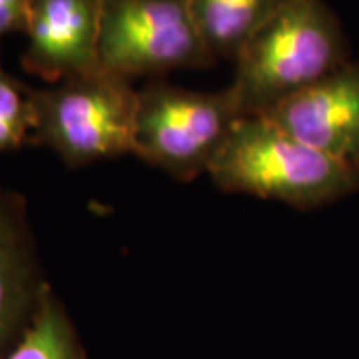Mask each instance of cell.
Listing matches in <instances>:
<instances>
[{
  "instance_id": "obj_1",
  "label": "cell",
  "mask_w": 359,
  "mask_h": 359,
  "mask_svg": "<svg viewBox=\"0 0 359 359\" xmlns=\"http://www.w3.org/2000/svg\"><path fill=\"white\" fill-rule=\"evenodd\" d=\"M235 62L230 88L248 116L266 114L349 60L343 30L325 0H283Z\"/></svg>"
},
{
  "instance_id": "obj_2",
  "label": "cell",
  "mask_w": 359,
  "mask_h": 359,
  "mask_svg": "<svg viewBox=\"0 0 359 359\" xmlns=\"http://www.w3.org/2000/svg\"><path fill=\"white\" fill-rule=\"evenodd\" d=\"M223 191L248 193L309 210L359 188L351 170L263 115L243 116L210 167Z\"/></svg>"
},
{
  "instance_id": "obj_3",
  "label": "cell",
  "mask_w": 359,
  "mask_h": 359,
  "mask_svg": "<svg viewBox=\"0 0 359 359\" xmlns=\"http://www.w3.org/2000/svg\"><path fill=\"white\" fill-rule=\"evenodd\" d=\"M32 143L50 147L72 168L133 154L138 92L128 79L100 69L52 90H35Z\"/></svg>"
},
{
  "instance_id": "obj_4",
  "label": "cell",
  "mask_w": 359,
  "mask_h": 359,
  "mask_svg": "<svg viewBox=\"0 0 359 359\" xmlns=\"http://www.w3.org/2000/svg\"><path fill=\"white\" fill-rule=\"evenodd\" d=\"M243 116L230 87L206 93L151 80L138 92L133 154L190 182L210 172Z\"/></svg>"
},
{
  "instance_id": "obj_5",
  "label": "cell",
  "mask_w": 359,
  "mask_h": 359,
  "mask_svg": "<svg viewBox=\"0 0 359 359\" xmlns=\"http://www.w3.org/2000/svg\"><path fill=\"white\" fill-rule=\"evenodd\" d=\"M98 58L125 79L200 69L217 58L201 39L188 0H103Z\"/></svg>"
},
{
  "instance_id": "obj_6",
  "label": "cell",
  "mask_w": 359,
  "mask_h": 359,
  "mask_svg": "<svg viewBox=\"0 0 359 359\" xmlns=\"http://www.w3.org/2000/svg\"><path fill=\"white\" fill-rule=\"evenodd\" d=\"M263 116L359 177V64L348 62Z\"/></svg>"
},
{
  "instance_id": "obj_7",
  "label": "cell",
  "mask_w": 359,
  "mask_h": 359,
  "mask_svg": "<svg viewBox=\"0 0 359 359\" xmlns=\"http://www.w3.org/2000/svg\"><path fill=\"white\" fill-rule=\"evenodd\" d=\"M102 6L103 0H34L24 69L50 83L100 70Z\"/></svg>"
},
{
  "instance_id": "obj_8",
  "label": "cell",
  "mask_w": 359,
  "mask_h": 359,
  "mask_svg": "<svg viewBox=\"0 0 359 359\" xmlns=\"http://www.w3.org/2000/svg\"><path fill=\"white\" fill-rule=\"evenodd\" d=\"M47 285L24 196L0 188V359L24 334Z\"/></svg>"
},
{
  "instance_id": "obj_9",
  "label": "cell",
  "mask_w": 359,
  "mask_h": 359,
  "mask_svg": "<svg viewBox=\"0 0 359 359\" xmlns=\"http://www.w3.org/2000/svg\"><path fill=\"white\" fill-rule=\"evenodd\" d=\"M283 0H188L201 39L215 58L235 60Z\"/></svg>"
},
{
  "instance_id": "obj_10",
  "label": "cell",
  "mask_w": 359,
  "mask_h": 359,
  "mask_svg": "<svg viewBox=\"0 0 359 359\" xmlns=\"http://www.w3.org/2000/svg\"><path fill=\"white\" fill-rule=\"evenodd\" d=\"M2 359H87L64 303L45 286L32 320Z\"/></svg>"
},
{
  "instance_id": "obj_11",
  "label": "cell",
  "mask_w": 359,
  "mask_h": 359,
  "mask_svg": "<svg viewBox=\"0 0 359 359\" xmlns=\"http://www.w3.org/2000/svg\"><path fill=\"white\" fill-rule=\"evenodd\" d=\"M37 127L35 90L0 65V151L32 143Z\"/></svg>"
},
{
  "instance_id": "obj_12",
  "label": "cell",
  "mask_w": 359,
  "mask_h": 359,
  "mask_svg": "<svg viewBox=\"0 0 359 359\" xmlns=\"http://www.w3.org/2000/svg\"><path fill=\"white\" fill-rule=\"evenodd\" d=\"M34 0H0V40L13 32H24Z\"/></svg>"
}]
</instances>
